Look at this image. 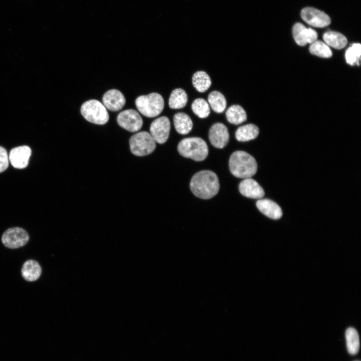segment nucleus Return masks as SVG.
<instances>
[{
	"mask_svg": "<svg viewBox=\"0 0 361 361\" xmlns=\"http://www.w3.org/2000/svg\"><path fill=\"white\" fill-rule=\"evenodd\" d=\"M190 186L194 195L202 199L213 198L217 194L220 188L217 175L209 170L196 173L192 177Z\"/></svg>",
	"mask_w": 361,
	"mask_h": 361,
	"instance_id": "f257e3e1",
	"label": "nucleus"
},
{
	"mask_svg": "<svg viewBox=\"0 0 361 361\" xmlns=\"http://www.w3.org/2000/svg\"><path fill=\"white\" fill-rule=\"evenodd\" d=\"M229 168L235 176L247 178L253 176L257 170V163L251 155L244 151L233 152L229 159Z\"/></svg>",
	"mask_w": 361,
	"mask_h": 361,
	"instance_id": "f03ea898",
	"label": "nucleus"
},
{
	"mask_svg": "<svg viewBox=\"0 0 361 361\" xmlns=\"http://www.w3.org/2000/svg\"><path fill=\"white\" fill-rule=\"evenodd\" d=\"M177 150L183 156L199 161L204 160L208 154L206 142L197 137L182 139L178 144Z\"/></svg>",
	"mask_w": 361,
	"mask_h": 361,
	"instance_id": "7ed1b4c3",
	"label": "nucleus"
},
{
	"mask_svg": "<svg viewBox=\"0 0 361 361\" xmlns=\"http://www.w3.org/2000/svg\"><path fill=\"white\" fill-rule=\"evenodd\" d=\"M135 105L141 114L147 117H154L162 111L164 100L157 93H151L146 95H141L135 100Z\"/></svg>",
	"mask_w": 361,
	"mask_h": 361,
	"instance_id": "20e7f679",
	"label": "nucleus"
},
{
	"mask_svg": "<svg viewBox=\"0 0 361 361\" xmlns=\"http://www.w3.org/2000/svg\"><path fill=\"white\" fill-rule=\"evenodd\" d=\"M80 110L83 117L91 123L103 125L108 121L109 114L106 108L97 100L91 99L85 102Z\"/></svg>",
	"mask_w": 361,
	"mask_h": 361,
	"instance_id": "39448f33",
	"label": "nucleus"
},
{
	"mask_svg": "<svg viewBox=\"0 0 361 361\" xmlns=\"http://www.w3.org/2000/svg\"><path fill=\"white\" fill-rule=\"evenodd\" d=\"M129 145L132 153L138 156L151 153L156 147L155 141L147 131H141L133 135L129 139Z\"/></svg>",
	"mask_w": 361,
	"mask_h": 361,
	"instance_id": "423d86ee",
	"label": "nucleus"
},
{
	"mask_svg": "<svg viewBox=\"0 0 361 361\" xmlns=\"http://www.w3.org/2000/svg\"><path fill=\"white\" fill-rule=\"evenodd\" d=\"M29 240L28 233L23 229L14 227L8 229L3 234L2 241L7 247L18 248L25 245Z\"/></svg>",
	"mask_w": 361,
	"mask_h": 361,
	"instance_id": "0eeeda50",
	"label": "nucleus"
},
{
	"mask_svg": "<svg viewBox=\"0 0 361 361\" xmlns=\"http://www.w3.org/2000/svg\"><path fill=\"white\" fill-rule=\"evenodd\" d=\"M117 122L120 127L131 132L139 130L143 125V120L139 114L131 109L120 112Z\"/></svg>",
	"mask_w": 361,
	"mask_h": 361,
	"instance_id": "6e6552de",
	"label": "nucleus"
},
{
	"mask_svg": "<svg viewBox=\"0 0 361 361\" xmlns=\"http://www.w3.org/2000/svg\"><path fill=\"white\" fill-rule=\"evenodd\" d=\"M170 129L169 119L165 116L155 119L150 126V134L155 142L162 144L167 140Z\"/></svg>",
	"mask_w": 361,
	"mask_h": 361,
	"instance_id": "1a4fd4ad",
	"label": "nucleus"
},
{
	"mask_svg": "<svg viewBox=\"0 0 361 361\" xmlns=\"http://www.w3.org/2000/svg\"><path fill=\"white\" fill-rule=\"evenodd\" d=\"M301 17L306 23L317 28L325 27L331 22L327 15L314 8L306 7L302 9Z\"/></svg>",
	"mask_w": 361,
	"mask_h": 361,
	"instance_id": "9d476101",
	"label": "nucleus"
},
{
	"mask_svg": "<svg viewBox=\"0 0 361 361\" xmlns=\"http://www.w3.org/2000/svg\"><path fill=\"white\" fill-rule=\"evenodd\" d=\"M209 138L214 147L223 148L228 144L229 140L227 127L222 123L214 124L210 129Z\"/></svg>",
	"mask_w": 361,
	"mask_h": 361,
	"instance_id": "9b49d317",
	"label": "nucleus"
},
{
	"mask_svg": "<svg viewBox=\"0 0 361 361\" xmlns=\"http://www.w3.org/2000/svg\"><path fill=\"white\" fill-rule=\"evenodd\" d=\"M292 34L295 42L299 46H304L312 44L317 40L318 34L311 28H307L302 24L296 23L293 27Z\"/></svg>",
	"mask_w": 361,
	"mask_h": 361,
	"instance_id": "f8f14e48",
	"label": "nucleus"
},
{
	"mask_svg": "<svg viewBox=\"0 0 361 361\" xmlns=\"http://www.w3.org/2000/svg\"><path fill=\"white\" fill-rule=\"evenodd\" d=\"M31 153V149L27 145L16 147L11 150L9 159L14 167L24 168L28 165Z\"/></svg>",
	"mask_w": 361,
	"mask_h": 361,
	"instance_id": "ddd939ff",
	"label": "nucleus"
},
{
	"mask_svg": "<svg viewBox=\"0 0 361 361\" xmlns=\"http://www.w3.org/2000/svg\"><path fill=\"white\" fill-rule=\"evenodd\" d=\"M102 102L106 108L110 111H117L124 106L125 98L120 91L113 89L105 92L102 98Z\"/></svg>",
	"mask_w": 361,
	"mask_h": 361,
	"instance_id": "4468645a",
	"label": "nucleus"
},
{
	"mask_svg": "<svg viewBox=\"0 0 361 361\" xmlns=\"http://www.w3.org/2000/svg\"><path fill=\"white\" fill-rule=\"evenodd\" d=\"M239 190L243 196L251 199H260L265 195L263 188L256 181L250 177L245 178L241 182Z\"/></svg>",
	"mask_w": 361,
	"mask_h": 361,
	"instance_id": "2eb2a0df",
	"label": "nucleus"
},
{
	"mask_svg": "<svg viewBox=\"0 0 361 361\" xmlns=\"http://www.w3.org/2000/svg\"><path fill=\"white\" fill-rule=\"evenodd\" d=\"M256 206L262 213L272 219H279L282 216L281 208L270 200H259L256 202Z\"/></svg>",
	"mask_w": 361,
	"mask_h": 361,
	"instance_id": "dca6fc26",
	"label": "nucleus"
},
{
	"mask_svg": "<svg viewBox=\"0 0 361 361\" xmlns=\"http://www.w3.org/2000/svg\"><path fill=\"white\" fill-rule=\"evenodd\" d=\"M41 272L42 270L39 264L33 260L26 261L21 270L23 277L28 281L37 280L40 277Z\"/></svg>",
	"mask_w": 361,
	"mask_h": 361,
	"instance_id": "f3484780",
	"label": "nucleus"
},
{
	"mask_svg": "<svg viewBox=\"0 0 361 361\" xmlns=\"http://www.w3.org/2000/svg\"><path fill=\"white\" fill-rule=\"evenodd\" d=\"M173 124L176 131L181 134L189 133L193 128V122L190 117L184 112L174 114L173 118Z\"/></svg>",
	"mask_w": 361,
	"mask_h": 361,
	"instance_id": "a211bd4d",
	"label": "nucleus"
},
{
	"mask_svg": "<svg viewBox=\"0 0 361 361\" xmlns=\"http://www.w3.org/2000/svg\"><path fill=\"white\" fill-rule=\"evenodd\" d=\"M323 39L327 46L336 49L344 48L347 43V39L343 35L334 31H329L324 33Z\"/></svg>",
	"mask_w": 361,
	"mask_h": 361,
	"instance_id": "6ab92c4d",
	"label": "nucleus"
},
{
	"mask_svg": "<svg viewBox=\"0 0 361 361\" xmlns=\"http://www.w3.org/2000/svg\"><path fill=\"white\" fill-rule=\"evenodd\" d=\"M259 133L258 127L253 124H247L239 127L235 132L236 139L239 141H247L256 138Z\"/></svg>",
	"mask_w": 361,
	"mask_h": 361,
	"instance_id": "aec40b11",
	"label": "nucleus"
},
{
	"mask_svg": "<svg viewBox=\"0 0 361 361\" xmlns=\"http://www.w3.org/2000/svg\"><path fill=\"white\" fill-rule=\"evenodd\" d=\"M227 120L231 124H240L247 119V114L243 108L239 105L231 106L226 112Z\"/></svg>",
	"mask_w": 361,
	"mask_h": 361,
	"instance_id": "412c9836",
	"label": "nucleus"
},
{
	"mask_svg": "<svg viewBox=\"0 0 361 361\" xmlns=\"http://www.w3.org/2000/svg\"><path fill=\"white\" fill-rule=\"evenodd\" d=\"M192 83L198 92L203 93L210 88L212 82L210 76L206 72L199 71L194 74Z\"/></svg>",
	"mask_w": 361,
	"mask_h": 361,
	"instance_id": "4be33fe9",
	"label": "nucleus"
},
{
	"mask_svg": "<svg viewBox=\"0 0 361 361\" xmlns=\"http://www.w3.org/2000/svg\"><path fill=\"white\" fill-rule=\"evenodd\" d=\"M188 102V95L182 88H176L171 92L168 105L171 109H181L186 106Z\"/></svg>",
	"mask_w": 361,
	"mask_h": 361,
	"instance_id": "5701e85b",
	"label": "nucleus"
},
{
	"mask_svg": "<svg viewBox=\"0 0 361 361\" xmlns=\"http://www.w3.org/2000/svg\"><path fill=\"white\" fill-rule=\"evenodd\" d=\"M208 101L211 108L216 113H222L226 108V98L224 95L219 91L211 92L208 95Z\"/></svg>",
	"mask_w": 361,
	"mask_h": 361,
	"instance_id": "b1692460",
	"label": "nucleus"
},
{
	"mask_svg": "<svg viewBox=\"0 0 361 361\" xmlns=\"http://www.w3.org/2000/svg\"><path fill=\"white\" fill-rule=\"evenodd\" d=\"M345 338L348 352L351 354H356L359 348V339L357 331L352 327L345 331Z\"/></svg>",
	"mask_w": 361,
	"mask_h": 361,
	"instance_id": "393cba45",
	"label": "nucleus"
},
{
	"mask_svg": "<svg viewBox=\"0 0 361 361\" xmlns=\"http://www.w3.org/2000/svg\"><path fill=\"white\" fill-rule=\"evenodd\" d=\"M309 50L311 54L321 58H330L332 55L329 47L321 41L316 40L311 44Z\"/></svg>",
	"mask_w": 361,
	"mask_h": 361,
	"instance_id": "a878e982",
	"label": "nucleus"
},
{
	"mask_svg": "<svg viewBox=\"0 0 361 361\" xmlns=\"http://www.w3.org/2000/svg\"><path fill=\"white\" fill-rule=\"evenodd\" d=\"M361 45L359 43H353L345 52V57L346 63L351 66L360 64Z\"/></svg>",
	"mask_w": 361,
	"mask_h": 361,
	"instance_id": "bb28decb",
	"label": "nucleus"
},
{
	"mask_svg": "<svg viewBox=\"0 0 361 361\" xmlns=\"http://www.w3.org/2000/svg\"><path fill=\"white\" fill-rule=\"evenodd\" d=\"M193 112L199 117L205 118L210 113V107L208 102L203 98H197L192 104Z\"/></svg>",
	"mask_w": 361,
	"mask_h": 361,
	"instance_id": "cd10ccee",
	"label": "nucleus"
},
{
	"mask_svg": "<svg viewBox=\"0 0 361 361\" xmlns=\"http://www.w3.org/2000/svg\"><path fill=\"white\" fill-rule=\"evenodd\" d=\"M9 160L6 150L0 146V173L4 171L8 168Z\"/></svg>",
	"mask_w": 361,
	"mask_h": 361,
	"instance_id": "c85d7f7f",
	"label": "nucleus"
}]
</instances>
